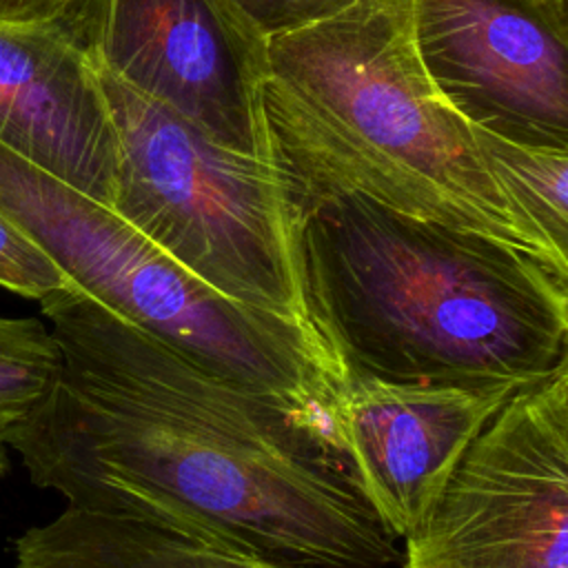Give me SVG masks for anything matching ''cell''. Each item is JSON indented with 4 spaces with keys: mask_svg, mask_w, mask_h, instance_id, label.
<instances>
[{
    "mask_svg": "<svg viewBox=\"0 0 568 568\" xmlns=\"http://www.w3.org/2000/svg\"><path fill=\"white\" fill-rule=\"evenodd\" d=\"M58 373L9 446L67 508L202 530L260 557L402 568L344 459L288 408L73 284L40 300Z\"/></svg>",
    "mask_w": 568,
    "mask_h": 568,
    "instance_id": "obj_1",
    "label": "cell"
},
{
    "mask_svg": "<svg viewBox=\"0 0 568 568\" xmlns=\"http://www.w3.org/2000/svg\"><path fill=\"white\" fill-rule=\"evenodd\" d=\"M98 78L118 140L109 209L224 297L311 326L273 162L231 151L111 75Z\"/></svg>",
    "mask_w": 568,
    "mask_h": 568,
    "instance_id": "obj_4",
    "label": "cell"
},
{
    "mask_svg": "<svg viewBox=\"0 0 568 568\" xmlns=\"http://www.w3.org/2000/svg\"><path fill=\"white\" fill-rule=\"evenodd\" d=\"M16 568H328L260 557L202 530L64 508L16 539Z\"/></svg>",
    "mask_w": 568,
    "mask_h": 568,
    "instance_id": "obj_10",
    "label": "cell"
},
{
    "mask_svg": "<svg viewBox=\"0 0 568 568\" xmlns=\"http://www.w3.org/2000/svg\"><path fill=\"white\" fill-rule=\"evenodd\" d=\"M470 131L495 180L535 224L552 253L568 262V153L521 146L486 131Z\"/></svg>",
    "mask_w": 568,
    "mask_h": 568,
    "instance_id": "obj_11",
    "label": "cell"
},
{
    "mask_svg": "<svg viewBox=\"0 0 568 568\" xmlns=\"http://www.w3.org/2000/svg\"><path fill=\"white\" fill-rule=\"evenodd\" d=\"M0 144L111 206V111L98 71L60 24H0Z\"/></svg>",
    "mask_w": 568,
    "mask_h": 568,
    "instance_id": "obj_9",
    "label": "cell"
},
{
    "mask_svg": "<svg viewBox=\"0 0 568 568\" xmlns=\"http://www.w3.org/2000/svg\"><path fill=\"white\" fill-rule=\"evenodd\" d=\"M7 470V455H4V446L0 444V475Z\"/></svg>",
    "mask_w": 568,
    "mask_h": 568,
    "instance_id": "obj_16",
    "label": "cell"
},
{
    "mask_svg": "<svg viewBox=\"0 0 568 568\" xmlns=\"http://www.w3.org/2000/svg\"><path fill=\"white\" fill-rule=\"evenodd\" d=\"M530 384L386 382L351 373L331 410L328 439L384 528L406 541L473 439Z\"/></svg>",
    "mask_w": 568,
    "mask_h": 568,
    "instance_id": "obj_8",
    "label": "cell"
},
{
    "mask_svg": "<svg viewBox=\"0 0 568 568\" xmlns=\"http://www.w3.org/2000/svg\"><path fill=\"white\" fill-rule=\"evenodd\" d=\"M275 171L302 311L348 375L539 382L568 364L566 271L359 191Z\"/></svg>",
    "mask_w": 568,
    "mask_h": 568,
    "instance_id": "obj_2",
    "label": "cell"
},
{
    "mask_svg": "<svg viewBox=\"0 0 568 568\" xmlns=\"http://www.w3.org/2000/svg\"><path fill=\"white\" fill-rule=\"evenodd\" d=\"M60 366L51 331L36 317H0V444L29 417Z\"/></svg>",
    "mask_w": 568,
    "mask_h": 568,
    "instance_id": "obj_12",
    "label": "cell"
},
{
    "mask_svg": "<svg viewBox=\"0 0 568 568\" xmlns=\"http://www.w3.org/2000/svg\"><path fill=\"white\" fill-rule=\"evenodd\" d=\"M69 284L55 262L0 211V286L40 302Z\"/></svg>",
    "mask_w": 568,
    "mask_h": 568,
    "instance_id": "obj_13",
    "label": "cell"
},
{
    "mask_svg": "<svg viewBox=\"0 0 568 568\" xmlns=\"http://www.w3.org/2000/svg\"><path fill=\"white\" fill-rule=\"evenodd\" d=\"M402 568H568V364L473 439Z\"/></svg>",
    "mask_w": 568,
    "mask_h": 568,
    "instance_id": "obj_5",
    "label": "cell"
},
{
    "mask_svg": "<svg viewBox=\"0 0 568 568\" xmlns=\"http://www.w3.org/2000/svg\"><path fill=\"white\" fill-rule=\"evenodd\" d=\"M271 162L390 209L473 231L568 273L437 95L410 40V0H362L268 38Z\"/></svg>",
    "mask_w": 568,
    "mask_h": 568,
    "instance_id": "obj_3",
    "label": "cell"
},
{
    "mask_svg": "<svg viewBox=\"0 0 568 568\" xmlns=\"http://www.w3.org/2000/svg\"><path fill=\"white\" fill-rule=\"evenodd\" d=\"M82 0H0V24H60Z\"/></svg>",
    "mask_w": 568,
    "mask_h": 568,
    "instance_id": "obj_15",
    "label": "cell"
},
{
    "mask_svg": "<svg viewBox=\"0 0 568 568\" xmlns=\"http://www.w3.org/2000/svg\"><path fill=\"white\" fill-rule=\"evenodd\" d=\"M266 36H284L331 20L362 0H233Z\"/></svg>",
    "mask_w": 568,
    "mask_h": 568,
    "instance_id": "obj_14",
    "label": "cell"
},
{
    "mask_svg": "<svg viewBox=\"0 0 568 568\" xmlns=\"http://www.w3.org/2000/svg\"><path fill=\"white\" fill-rule=\"evenodd\" d=\"M410 40L470 129L568 153L566 0H410Z\"/></svg>",
    "mask_w": 568,
    "mask_h": 568,
    "instance_id": "obj_7",
    "label": "cell"
},
{
    "mask_svg": "<svg viewBox=\"0 0 568 568\" xmlns=\"http://www.w3.org/2000/svg\"><path fill=\"white\" fill-rule=\"evenodd\" d=\"M60 27L95 71L217 144L271 160L268 38L233 0H82Z\"/></svg>",
    "mask_w": 568,
    "mask_h": 568,
    "instance_id": "obj_6",
    "label": "cell"
}]
</instances>
